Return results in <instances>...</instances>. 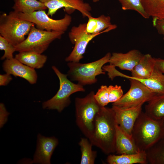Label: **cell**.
<instances>
[{
	"label": "cell",
	"mask_w": 164,
	"mask_h": 164,
	"mask_svg": "<svg viewBox=\"0 0 164 164\" xmlns=\"http://www.w3.org/2000/svg\"><path fill=\"white\" fill-rule=\"evenodd\" d=\"M117 124L112 108L102 106L96 116L93 132L89 140L93 145L106 154L115 152Z\"/></svg>",
	"instance_id": "cell-1"
},
{
	"label": "cell",
	"mask_w": 164,
	"mask_h": 164,
	"mask_svg": "<svg viewBox=\"0 0 164 164\" xmlns=\"http://www.w3.org/2000/svg\"><path fill=\"white\" fill-rule=\"evenodd\" d=\"M132 136L138 149L146 151L164 138L160 121L154 120L142 111L133 127Z\"/></svg>",
	"instance_id": "cell-2"
},
{
	"label": "cell",
	"mask_w": 164,
	"mask_h": 164,
	"mask_svg": "<svg viewBox=\"0 0 164 164\" xmlns=\"http://www.w3.org/2000/svg\"><path fill=\"white\" fill-rule=\"evenodd\" d=\"M95 94L91 91L84 97H77L75 100L76 124L88 139L92 135L96 116L102 107L96 100Z\"/></svg>",
	"instance_id": "cell-3"
},
{
	"label": "cell",
	"mask_w": 164,
	"mask_h": 164,
	"mask_svg": "<svg viewBox=\"0 0 164 164\" xmlns=\"http://www.w3.org/2000/svg\"><path fill=\"white\" fill-rule=\"evenodd\" d=\"M111 55L110 53H108L101 59L87 63L69 62L67 76L71 80L77 81L83 86L95 84L97 80V76L105 74L102 67L109 63Z\"/></svg>",
	"instance_id": "cell-4"
},
{
	"label": "cell",
	"mask_w": 164,
	"mask_h": 164,
	"mask_svg": "<svg viewBox=\"0 0 164 164\" xmlns=\"http://www.w3.org/2000/svg\"><path fill=\"white\" fill-rule=\"evenodd\" d=\"M35 25L29 21L20 18L14 11L0 16V34L15 46L22 42L31 27Z\"/></svg>",
	"instance_id": "cell-5"
},
{
	"label": "cell",
	"mask_w": 164,
	"mask_h": 164,
	"mask_svg": "<svg viewBox=\"0 0 164 164\" xmlns=\"http://www.w3.org/2000/svg\"><path fill=\"white\" fill-rule=\"evenodd\" d=\"M52 68L59 79V88L54 96L43 103L42 107L60 112L70 104L71 94L78 92H84L85 90L83 86L71 81L68 78L67 74L62 73L56 66H53Z\"/></svg>",
	"instance_id": "cell-6"
},
{
	"label": "cell",
	"mask_w": 164,
	"mask_h": 164,
	"mask_svg": "<svg viewBox=\"0 0 164 164\" xmlns=\"http://www.w3.org/2000/svg\"><path fill=\"white\" fill-rule=\"evenodd\" d=\"M63 32L49 31L39 29L32 26L27 38L15 46L16 51L32 52L42 54L54 40L60 39Z\"/></svg>",
	"instance_id": "cell-7"
},
{
	"label": "cell",
	"mask_w": 164,
	"mask_h": 164,
	"mask_svg": "<svg viewBox=\"0 0 164 164\" xmlns=\"http://www.w3.org/2000/svg\"><path fill=\"white\" fill-rule=\"evenodd\" d=\"M21 19L33 23L40 29L64 33L72 22V17L66 14L61 19L56 20L50 17L45 10H40L29 14L17 12Z\"/></svg>",
	"instance_id": "cell-8"
},
{
	"label": "cell",
	"mask_w": 164,
	"mask_h": 164,
	"mask_svg": "<svg viewBox=\"0 0 164 164\" xmlns=\"http://www.w3.org/2000/svg\"><path fill=\"white\" fill-rule=\"evenodd\" d=\"M130 86L129 90L112 105L126 108L138 106L148 102L157 94L153 92L139 81L128 79Z\"/></svg>",
	"instance_id": "cell-9"
},
{
	"label": "cell",
	"mask_w": 164,
	"mask_h": 164,
	"mask_svg": "<svg viewBox=\"0 0 164 164\" xmlns=\"http://www.w3.org/2000/svg\"><path fill=\"white\" fill-rule=\"evenodd\" d=\"M86 23L80 24L72 27L69 32L70 41L74 45V48L65 60L68 62H79L83 58L87 46L93 38L100 34H89L86 31Z\"/></svg>",
	"instance_id": "cell-10"
},
{
	"label": "cell",
	"mask_w": 164,
	"mask_h": 164,
	"mask_svg": "<svg viewBox=\"0 0 164 164\" xmlns=\"http://www.w3.org/2000/svg\"><path fill=\"white\" fill-rule=\"evenodd\" d=\"M44 4L48 9L47 14L51 17L62 8H64V11L69 15L76 10L84 17L91 15V6L83 0H51Z\"/></svg>",
	"instance_id": "cell-11"
},
{
	"label": "cell",
	"mask_w": 164,
	"mask_h": 164,
	"mask_svg": "<svg viewBox=\"0 0 164 164\" xmlns=\"http://www.w3.org/2000/svg\"><path fill=\"white\" fill-rule=\"evenodd\" d=\"M143 104L138 106L124 108L112 105L117 124L127 134L132 135L135 123L142 111Z\"/></svg>",
	"instance_id": "cell-12"
},
{
	"label": "cell",
	"mask_w": 164,
	"mask_h": 164,
	"mask_svg": "<svg viewBox=\"0 0 164 164\" xmlns=\"http://www.w3.org/2000/svg\"><path fill=\"white\" fill-rule=\"evenodd\" d=\"M2 67L6 73L23 78L31 84L37 82L38 76L35 69L23 64L15 58L6 59Z\"/></svg>",
	"instance_id": "cell-13"
},
{
	"label": "cell",
	"mask_w": 164,
	"mask_h": 164,
	"mask_svg": "<svg viewBox=\"0 0 164 164\" xmlns=\"http://www.w3.org/2000/svg\"><path fill=\"white\" fill-rule=\"evenodd\" d=\"M37 148L32 163L50 164L53 153L58 144L54 137H46L38 134Z\"/></svg>",
	"instance_id": "cell-14"
},
{
	"label": "cell",
	"mask_w": 164,
	"mask_h": 164,
	"mask_svg": "<svg viewBox=\"0 0 164 164\" xmlns=\"http://www.w3.org/2000/svg\"><path fill=\"white\" fill-rule=\"evenodd\" d=\"M143 55L136 49L130 50L125 53L114 52L111 54L109 63L110 65L118 67L122 70L131 72Z\"/></svg>",
	"instance_id": "cell-15"
},
{
	"label": "cell",
	"mask_w": 164,
	"mask_h": 164,
	"mask_svg": "<svg viewBox=\"0 0 164 164\" xmlns=\"http://www.w3.org/2000/svg\"><path fill=\"white\" fill-rule=\"evenodd\" d=\"M115 151L118 155L132 154L141 151L132 136L124 132L117 124L116 126Z\"/></svg>",
	"instance_id": "cell-16"
},
{
	"label": "cell",
	"mask_w": 164,
	"mask_h": 164,
	"mask_svg": "<svg viewBox=\"0 0 164 164\" xmlns=\"http://www.w3.org/2000/svg\"><path fill=\"white\" fill-rule=\"evenodd\" d=\"M88 22L86 23V31L89 34H101L108 32L116 28V25L112 24L111 18L109 16L102 15L95 18L91 15L87 17Z\"/></svg>",
	"instance_id": "cell-17"
},
{
	"label": "cell",
	"mask_w": 164,
	"mask_h": 164,
	"mask_svg": "<svg viewBox=\"0 0 164 164\" xmlns=\"http://www.w3.org/2000/svg\"><path fill=\"white\" fill-rule=\"evenodd\" d=\"M107 161L109 164L148 163L146 152L143 150L132 154H110L107 158Z\"/></svg>",
	"instance_id": "cell-18"
},
{
	"label": "cell",
	"mask_w": 164,
	"mask_h": 164,
	"mask_svg": "<svg viewBox=\"0 0 164 164\" xmlns=\"http://www.w3.org/2000/svg\"><path fill=\"white\" fill-rule=\"evenodd\" d=\"M147 102L145 107L146 115L158 121L164 118V94L155 95Z\"/></svg>",
	"instance_id": "cell-19"
},
{
	"label": "cell",
	"mask_w": 164,
	"mask_h": 164,
	"mask_svg": "<svg viewBox=\"0 0 164 164\" xmlns=\"http://www.w3.org/2000/svg\"><path fill=\"white\" fill-rule=\"evenodd\" d=\"M129 79L139 81L157 94H164V75L155 67L152 74L149 78L143 79Z\"/></svg>",
	"instance_id": "cell-20"
},
{
	"label": "cell",
	"mask_w": 164,
	"mask_h": 164,
	"mask_svg": "<svg viewBox=\"0 0 164 164\" xmlns=\"http://www.w3.org/2000/svg\"><path fill=\"white\" fill-rule=\"evenodd\" d=\"M15 58L23 64L34 69L43 67L47 60L44 55L32 52H21L16 54Z\"/></svg>",
	"instance_id": "cell-21"
},
{
	"label": "cell",
	"mask_w": 164,
	"mask_h": 164,
	"mask_svg": "<svg viewBox=\"0 0 164 164\" xmlns=\"http://www.w3.org/2000/svg\"><path fill=\"white\" fill-rule=\"evenodd\" d=\"M13 11L17 12L29 14L47 9L45 4L37 0H14Z\"/></svg>",
	"instance_id": "cell-22"
},
{
	"label": "cell",
	"mask_w": 164,
	"mask_h": 164,
	"mask_svg": "<svg viewBox=\"0 0 164 164\" xmlns=\"http://www.w3.org/2000/svg\"><path fill=\"white\" fill-rule=\"evenodd\" d=\"M145 151L148 163L164 164V138Z\"/></svg>",
	"instance_id": "cell-23"
},
{
	"label": "cell",
	"mask_w": 164,
	"mask_h": 164,
	"mask_svg": "<svg viewBox=\"0 0 164 164\" xmlns=\"http://www.w3.org/2000/svg\"><path fill=\"white\" fill-rule=\"evenodd\" d=\"M88 138H81L79 143L81 152V164H94L97 152L92 149L93 145Z\"/></svg>",
	"instance_id": "cell-24"
},
{
	"label": "cell",
	"mask_w": 164,
	"mask_h": 164,
	"mask_svg": "<svg viewBox=\"0 0 164 164\" xmlns=\"http://www.w3.org/2000/svg\"><path fill=\"white\" fill-rule=\"evenodd\" d=\"M123 10H132L137 12L143 17L148 19L149 17L145 12L141 0H118Z\"/></svg>",
	"instance_id": "cell-25"
},
{
	"label": "cell",
	"mask_w": 164,
	"mask_h": 164,
	"mask_svg": "<svg viewBox=\"0 0 164 164\" xmlns=\"http://www.w3.org/2000/svg\"><path fill=\"white\" fill-rule=\"evenodd\" d=\"M0 50L4 51L1 60L9 59L13 58V54L16 51L15 46L0 35Z\"/></svg>",
	"instance_id": "cell-26"
},
{
	"label": "cell",
	"mask_w": 164,
	"mask_h": 164,
	"mask_svg": "<svg viewBox=\"0 0 164 164\" xmlns=\"http://www.w3.org/2000/svg\"><path fill=\"white\" fill-rule=\"evenodd\" d=\"M94 97L97 102L102 106H105L109 103L108 87L102 85L94 94Z\"/></svg>",
	"instance_id": "cell-27"
},
{
	"label": "cell",
	"mask_w": 164,
	"mask_h": 164,
	"mask_svg": "<svg viewBox=\"0 0 164 164\" xmlns=\"http://www.w3.org/2000/svg\"><path fill=\"white\" fill-rule=\"evenodd\" d=\"M109 101L114 103L119 100L123 96V90L121 86L118 85L108 86Z\"/></svg>",
	"instance_id": "cell-28"
},
{
	"label": "cell",
	"mask_w": 164,
	"mask_h": 164,
	"mask_svg": "<svg viewBox=\"0 0 164 164\" xmlns=\"http://www.w3.org/2000/svg\"><path fill=\"white\" fill-rule=\"evenodd\" d=\"M9 113L7 111L4 104H0V127L2 128L6 123Z\"/></svg>",
	"instance_id": "cell-29"
},
{
	"label": "cell",
	"mask_w": 164,
	"mask_h": 164,
	"mask_svg": "<svg viewBox=\"0 0 164 164\" xmlns=\"http://www.w3.org/2000/svg\"><path fill=\"white\" fill-rule=\"evenodd\" d=\"M152 24L158 32L163 35L164 40V19H152Z\"/></svg>",
	"instance_id": "cell-30"
},
{
	"label": "cell",
	"mask_w": 164,
	"mask_h": 164,
	"mask_svg": "<svg viewBox=\"0 0 164 164\" xmlns=\"http://www.w3.org/2000/svg\"><path fill=\"white\" fill-rule=\"evenodd\" d=\"M11 75L7 73L0 75V85L5 86L8 85L12 80Z\"/></svg>",
	"instance_id": "cell-31"
},
{
	"label": "cell",
	"mask_w": 164,
	"mask_h": 164,
	"mask_svg": "<svg viewBox=\"0 0 164 164\" xmlns=\"http://www.w3.org/2000/svg\"><path fill=\"white\" fill-rule=\"evenodd\" d=\"M155 67L164 75V59L155 58Z\"/></svg>",
	"instance_id": "cell-32"
},
{
	"label": "cell",
	"mask_w": 164,
	"mask_h": 164,
	"mask_svg": "<svg viewBox=\"0 0 164 164\" xmlns=\"http://www.w3.org/2000/svg\"><path fill=\"white\" fill-rule=\"evenodd\" d=\"M159 4L164 9V0H156Z\"/></svg>",
	"instance_id": "cell-33"
},
{
	"label": "cell",
	"mask_w": 164,
	"mask_h": 164,
	"mask_svg": "<svg viewBox=\"0 0 164 164\" xmlns=\"http://www.w3.org/2000/svg\"><path fill=\"white\" fill-rule=\"evenodd\" d=\"M160 122L164 130V118L160 121Z\"/></svg>",
	"instance_id": "cell-34"
},
{
	"label": "cell",
	"mask_w": 164,
	"mask_h": 164,
	"mask_svg": "<svg viewBox=\"0 0 164 164\" xmlns=\"http://www.w3.org/2000/svg\"><path fill=\"white\" fill-rule=\"evenodd\" d=\"M44 4L46 3L51 0H37Z\"/></svg>",
	"instance_id": "cell-35"
},
{
	"label": "cell",
	"mask_w": 164,
	"mask_h": 164,
	"mask_svg": "<svg viewBox=\"0 0 164 164\" xmlns=\"http://www.w3.org/2000/svg\"><path fill=\"white\" fill-rule=\"evenodd\" d=\"M100 0H93V2H97L99 1Z\"/></svg>",
	"instance_id": "cell-36"
}]
</instances>
